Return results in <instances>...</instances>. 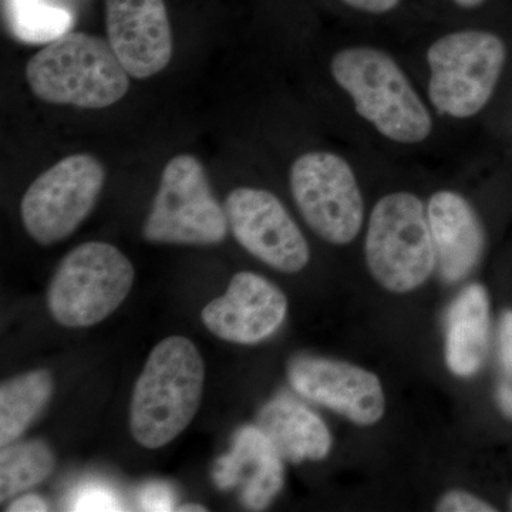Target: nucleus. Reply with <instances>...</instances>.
<instances>
[{
  "label": "nucleus",
  "mask_w": 512,
  "mask_h": 512,
  "mask_svg": "<svg viewBox=\"0 0 512 512\" xmlns=\"http://www.w3.org/2000/svg\"><path fill=\"white\" fill-rule=\"evenodd\" d=\"M204 380V360L190 339L161 340L151 350L131 397L134 440L156 450L177 439L197 416Z\"/></svg>",
  "instance_id": "f257e3e1"
},
{
  "label": "nucleus",
  "mask_w": 512,
  "mask_h": 512,
  "mask_svg": "<svg viewBox=\"0 0 512 512\" xmlns=\"http://www.w3.org/2000/svg\"><path fill=\"white\" fill-rule=\"evenodd\" d=\"M26 82L37 99L45 103L100 110L126 96L130 74L109 40L73 32L56 37L30 57Z\"/></svg>",
  "instance_id": "f03ea898"
},
{
  "label": "nucleus",
  "mask_w": 512,
  "mask_h": 512,
  "mask_svg": "<svg viewBox=\"0 0 512 512\" xmlns=\"http://www.w3.org/2000/svg\"><path fill=\"white\" fill-rule=\"evenodd\" d=\"M335 82L352 97L359 116L380 134L417 144L431 134L429 110L393 57L373 47L340 50L330 64Z\"/></svg>",
  "instance_id": "7ed1b4c3"
},
{
  "label": "nucleus",
  "mask_w": 512,
  "mask_h": 512,
  "mask_svg": "<svg viewBox=\"0 0 512 512\" xmlns=\"http://www.w3.org/2000/svg\"><path fill=\"white\" fill-rule=\"evenodd\" d=\"M366 262L377 284L393 293L420 288L436 269V248L423 202L410 192L379 200L370 215Z\"/></svg>",
  "instance_id": "20e7f679"
},
{
  "label": "nucleus",
  "mask_w": 512,
  "mask_h": 512,
  "mask_svg": "<svg viewBox=\"0 0 512 512\" xmlns=\"http://www.w3.org/2000/svg\"><path fill=\"white\" fill-rule=\"evenodd\" d=\"M133 282V264L120 249L86 242L57 266L47 291L50 315L64 328L97 325L119 308Z\"/></svg>",
  "instance_id": "39448f33"
},
{
  "label": "nucleus",
  "mask_w": 512,
  "mask_h": 512,
  "mask_svg": "<svg viewBox=\"0 0 512 512\" xmlns=\"http://www.w3.org/2000/svg\"><path fill=\"white\" fill-rule=\"evenodd\" d=\"M227 212L214 192L204 165L178 154L165 165L143 237L151 244L210 247L227 238Z\"/></svg>",
  "instance_id": "423d86ee"
},
{
  "label": "nucleus",
  "mask_w": 512,
  "mask_h": 512,
  "mask_svg": "<svg viewBox=\"0 0 512 512\" xmlns=\"http://www.w3.org/2000/svg\"><path fill=\"white\" fill-rule=\"evenodd\" d=\"M507 60L500 36L463 30L440 37L427 52L431 103L454 119L476 116L493 97Z\"/></svg>",
  "instance_id": "0eeeda50"
},
{
  "label": "nucleus",
  "mask_w": 512,
  "mask_h": 512,
  "mask_svg": "<svg viewBox=\"0 0 512 512\" xmlns=\"http://www.w3.org/2000/svg\"><path fill=\"white\" fill-rule=\"evenodd\" d=\"M106 183V168L92 154L57 161L29 185L20 217L29 237L40 245L69 238L92 214Z\"/></svg>",
  "instance_id": "6e6552de"
},
{
  "label": "nucleus",
  "mask_w": 512,
  "mask_h": 512,
  "mask_svg": "<svg viewBox=\"0 0 512 512\" xmlns=\"http://www.w3.org/2000/svg\"><path fill=\"white\" fill-rule=\"evenodd\" d=\"M296 207L323 241L348 245L363 225L362 192L348 161L326 151L296 158L289 174Z\"/></svg>",
  "instance_id": "1a4fd4ad"
},
{
  "label": "nucleus",
  "mask_w": 512,
  "mask_h": 512,
  "mask_svg": "<svg viewBox=\"0 0 512 512\" xmlns=\"http://www.w3.org/2000/svg\"><path fill=\"white\" fill-rule=\"evenodd\" d=\"M224 208L238 244L259 261L284 274H296L309 264L308 242L272 192L235 188Z\"/></svg>",
  "instance_id": "9d476101"
},
{
  "label": "nucleus",
  "mask_w": 512,
  "mask_h": 512,
  "mask_svg": "<svg viewBox=\"0 0 512 512\" xmlns=\"http://www.w3.org/2000/svg\"><path fill=\"white\" fill-rule=\"evenodd\" d=\"M288 380L305 399L342 414L357 426H373L386 410L379 377L352 363L295 356L289 360Z\"/></svg>",
  "instance_id": "9b49d317"
},
{
  "label": "nucleus",
  "mask_w": 512,
  "mask_h": 512,
  "mask_svg": "<svg viewBox=\"0 0 512 512\" xmlns=\"http://www.w3.org/2000/svg\"><path fill=\"white\" fill-rule=\"evenodd\" d=\"M106 32L111 49L134 79L156 76L173 59L164 0H106Z\"/></svg>",
  "instance_id": "f8f14e48"
},
{
  "label": "nucleus",
  "mask_w": 512,
  "mask_h": 512,
  "mask_svg": "<svg viewBox=\"0 0 512 512\" xmlns=\"http://www.w3.org/2000/svg\"><path fill=\"white\" fill-rule=\"evenodd\" d=\"M288 299L281 289L252 272L232 276L227 292L202 309L205 328L237 345H256L281 328Z\"/></svg>",
  "instance_id": "ddd939ff"
},
{
  "label": "nucleus",
  "mask_w": 512,
  "mask_h": 512,
  "mask_svg": "<svg viewBox=\"0 0 512 512\" xmlns=\"http://www.w3.org/2000/svg\"><path fill=\"white\" fill-rule=\"evenodd\" d=\"M212 481L220 490L241 488V500L249 510H265L284 485L282 457L256 426L239 429L231 451L212 467Z\"/></svg>",
  "instance_id": "4468645a"
},
{
  "label": "nucleus",
  "mask_w": 512,
  "mask_h": 512,
  "mask_svg": "<svg viewBox=\"0 0 512 512\" xmlns=\"http://www.w3.org/2000/svg\"><path fill=\"white\" fill-rule=\"evenodd\" d=\"M436 268L448 284L466 279L480 264L485 232L470 202L453 191L436 192L427 207Z\"/></svg>",
  "instance_id": "2eb2a0df"
},
{
  "label": "nucleus",
  "mask_w": 512,
  "mask_h": 512,
  "mask_svg": "<svg viewBox=\"0 0 512 512\" xmlns=\"http://www.w3.org/2000/svg\"><path fill=\"white\" fill-rule=\"evenodd\" d=\"M256 427L268 437L279 456L292 463L323 460L332 448V436L323 420L293 400L276 399L265 404Z\"/></svg>",
  "instance_id": "dca6fc26"
},
{
  "label": "nucleus",
  "mask_w": 512,
  "mask_h": 512,
  "mask_svg": "<svg viewBox=\"0 0 512 512\" xmlns=\"http://www.w3.org/2000/svg\"><path fill=\"white\" fill-rule=\"evenodd\" d=\"M490 330V301L484 286L470 285L447 315L446 362L456 376L476 375L483 366Z\"/></svg>",
  "instance_id": "f3484780"
},
{
  "label": "nucleus",
  "mask_w": 512,
  "mask_h": 512,
  "mask_svg": "<svg viewBox=\"0 0 512 512\" xmlns=\"http://www.w3.org/2000/svg\"><path fill=\"white\" fill-rule=\"evenodd\" d=\"M55 383L45 369L3 382L0 387V446L18 441L53 396Z\"/></svg>",
  "instance_id": "a211bd4d"
},
{
  "label": "nucleus",
  "mask_w": 512,
  "mask_h": 512,
  "mask_svg": "<svg viewBox=\"0 0 512 512\" xmlns=\"http://www.w3.org/2000/svg\"><path fill=\"white\" fill-rule=\"evenodd\" d=\"M55 456L43 441L12 443L0 453V501L5 503L45 481L55 468Z\"/></svg>",
  "instance_id": "6ab92c4d"
},
{
  "label": "nucleus",
  "mask_w": 512,
  "mask_h": 512,
  "mask_svg": "<svg viewBox=\"0 0 512 512\" xmlns=\"http://www.w3.org/2000/svg\"><path fill=\"white\" fill-rule=\"evenodd\" d=\"M5 6L16 33L25 39H56L72 22L69 13L43 5L42 0H5Z\"/></svg>",
  "instance_id": "aec40b11"
},
{
  "label": "nucleus",
  "mask_w": 512,
  "mask_h": 512,
  "mask_svg": "<svg viewBox=\"0 0 512 512\" xmlns=\"http://www.w3.org/2000/svg\"><path fill=\"white\" fill-rule=\"evenodd\" d=\"M500 382L497 399L505 416L512 419V312L501 316L500 332Z\"/></svg>",
  "instance_id": "412c9836"
},
{
  "label": "nucleus",
  "mask_w": 512,
  "mask_h": 512,
  "mask_svg": "<svg viewBox=\"0 0 512 512\" xmlns=\"http://www.w3.org/2000/svg\"><path fill=\"white\" fill-rule=\"evenodd\" d=\"M74 511H119L121 510L116 495L107 488L87 487L73 501Z\"/></svg>",
  "instance_id": "4be33fe9"
},
{
  "label": "nucleus",
  "mask_w": 512,
  "mask_h": 512,
  "mask_svg": "<svg viewBox=\"0 0 512 512\" xmlns=\"http://www.w3.org/2000/svg\"><path fill=\"white\" fill-rule=\"evenodd\" d=\"M436 510L440 512H494L495 508L466 491H450L441 498Z\"/></svg>",
  "instance_id": "5701e85b"
},
{
  "label": "nucleus",
  "mask_w": 512,
  "mask_h": 512,
  "mask_svg": "<svg viewBox=\"0 0 512 512\" xmlns=\"http://www.w3.org/2000/svg\"><path fill=\"white\" fill-rule=\"evenodd\" d=\"M173 498L167 485L150 484L141 494V505L148 511H170L174 510Z\"/></svg>",
  "instance_id": "b1692460"
},
{
  "label": "nucleus",
  "mask_w": 512,
  "mask_h": 512,
  "mask_svg": "<svg viewBox=\"0 0 512 512\" xmlns=\"http://www.w3.org/2000/svg\"><path fill=\"white\" fill-rule=\"evenodd\" d=\"M343 2L363 12L386 13L396 8L400 0H343Z\"/></svg>",
  "instance_id": "393cba45"
},
{
  "label": "nucleus",
  "mask_w": 512,
  "mask_h": 512,
  "mask_svg": "<svg viewBox=\"0 0 512 512\" xmlns=\"http://www.w3.org/2000/svg\"><path fill=\"white\" fill-rule=\"evenodd\" d=\"M49 507L42 498L37 497V495H25V497H20L18 500L13 501L8 508L10 512H33V511H47Z\"/></svg>",
  "instance_id": "a878e982"
},
{
  "label": "nucleus",
  "mask_w": 512,
  "mask_h": 512,
  "mask_svg": "<svg viewBox=\"0 0 512 512\" xmlns=\"http://www.w3.org/2000/svg\"><path fill=\"white\" fill-rule=\"evenodd\" d=\"M458 6L464 9H474L478 8V6L483 5L485 0H454Z\"/></svg>",
  "instance_id": "bb28decb"
},
{
  "label": "nucleus",
  "mask_w": 512,
  "mask_h": 512,
  "mask_svg": "<svg viewBox=\"0 0 512 512\" xmlns=\"http://www.w3.org/2000/svg\"><path fill=\"white\" fill-rule=\"evenodd\" d=\"M175 511H185V512H192V511H195V512H204V511H207V508L205 507H202V505L200 504H185V505H180V507H175L174 508Z\"/></svg>",
  "instance_id": "cd10ccee"
}]
</instances>
